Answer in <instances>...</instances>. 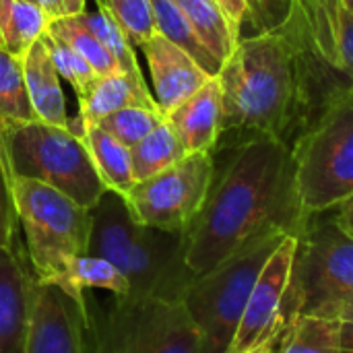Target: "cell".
Returning a JSON list of instances; mask_svg holds the SVG:
<instances>
[{"label":"cell","instance_id":"1","mask_svg":"<svg viewBox=\"0 0 353 353\" xmlns=\"http://www.w3.org/2000/svg\"><path fill=\"white\" fill-rule=\"evenodd\" d=\"M292 149L281 137L252 134L215 176L203 211L184 234V263L196 277L271 228L300 232Z\"/></svg>","mask_w":353,"mask_h":353},{"label":"cell","instance_id":"21","mask_svg":"<svg viewBox=\"0 0 353 353\" xmlns=\"http://www.w3.org/2000/svg\"><path fill=\"white\" fill-rule=\"evenodd\" d=\"M341 319L300 314L288 321L279 353H341Z\"/></svg>","mask_w":353,"mask_h":353},{"label":"cell","instance_id":"39","mask_svg":"<svg viewBox=\"0 0 353 353\" xmlns=\"http://www.w3.org/2000/svg\"><path fill=\"white\" fill-rule=\"evenodd\" d=\"M62 6H64V17H74L87 8V0H62Z\"/></svg>","mask_w":353,"mask_h":353},{"label":"cell","instance_id":"8","mask_svg":"<svg viewBox=\"0 0 353 353\" xmlns=\"http://www.w3.org/2000/svg\"><path fill=\"white\" fill-rule=\"evenodd\" d=\"M91 353H203L199 329L176 296L112 298L93 323Z\"/></svg>","mask_w":353,"mask_h":353},{"label":"cell","instance_id":"16","mask_svg":"<svg viewBox=\"0 0 353 353\" xmlns=\"http://www.w3.org/2000/svg\"><path fill=\"white\" fill-rule=\"evenodd\" d=\"M23 74L27 95L35 114V120L70 128L72 118L66 112L64 91L60 87V74L52 62L50 50L43 39H37L23 54Z\"/></svg>","mask_w":353,"mask_h":353},{"label":"cell","instance_id":"14","mask_svg":"<svg viewBox=\"0 0 353 353\" xmlns=\"http://www.w3.org/2000/svg\"><path fill=\"white\" fill-rule=\"evenodd\" d=\"M141 50L149 66L153 99L163 116L213 79L188 52L159 33H155Z\"/></svg>","mask_w":353,"mask_h":353},{"label":"cell","instance_id":"12","mask_svg":"<svg viewBox=\"0 0 353 353\" xmlns=\"http://www.w3.org/2000/svg\"><path fill=\"white\" fill-rule=\"evenodd\" d=\"M87 306L50 283H35L23 353H91L87 345Z\"/></svg>","mask_w":353,"mask_h":353},{"label":"cell","instance_id":"6","mask_svg":"<svg viewBox=\"0 0 353 353\" xmlns=\"http://www.w3.org/2000/svg\"><path fill=\"white\" fill-rule=\"evenodd\" d=\"M288 234L292 232L285 228H271L211 271L192 277L182 300L199 329L201 352H230L252 288L267 259Z\"/></svg>","mask_w":353,"mask_h":353},{"label":"cell","instance_id":"4","mask_svg":"<svg viewBox=\"0 0 353 353\" xmlns=\"http://www.w3.org/2000/svg\"><path fill=\"white\" fill-rule=\"evenodd\" d=\"M10 186L23 246L35 279L56 285L72 298L68 271L77 256L87 254L91 209L37 180L12 176Z\"/></svg>","mask_w":353,"mask_h":353},{"label":"cell","instance_id":"35","mask_svg":"<svg viewBox=\"0 0 353 353\" xmlns=\"http://www.w3.org/2000/svg\"><path fill=\"white\" fill-rule=\"evenodd\" d=\"M215 2H217V4L221 6V10L225 12V17H228L230 25L234 27V31L240 35V31H242L246 19H250V10H248L246 0H215Z\"/></svg>","mask_w":353,"mask_h":353},{"label":"cell","instance_id":"34","mask_svg":"<svg viewBox=\"0 0 353 353\" xmlns=\"http://www.w3.org/2000/svg\"><path fill=\"white\" fill-rule=\"evenodd\" d=\"M339 70L353 81V12L339 6V29H337Z\"/></svg>","mask_w":353,"mask_h":353},{"label":"cell","instance_id":"31","mask_svg":"<svg viewBox=\"0 0 353 353\" xmlns=\"http://www.w3.org/2000/svg\"><path fill=\"white\" fill-rule=\"evenodd\" d=\"M41 39L46 41L52 62L60 74V79H66V83H70V87L74 89L77 95H81L83 91H87V87L95 81V70L91 68V64L77 52L72 50L66 41L54 37L52 33H43Z\"/></svg>","mask_w":353,"mask_h":353},{"label":"cell","instance_id":"38","mask_svg":"<svg viewBox=\"0 0 353 353\" xmlns=\"http://www.w3.org/2000/svg\"><path fill=\"white\" fill-rule=\"evenodd\" d=\"M283 331H285V329H283ZM283 331H279V333L271 335L267 341L259 343L256 347H252L250 352H246V353H279V347H281V339H283Z\"/></svg>","mask_w":353,"mask_h":353},{"label":"cell","instance_id":"18","mask_svg":"<svg viewBox=\"0 0 353 353\" xmlns=\"http://www.w3.org/2000/svg\"><path fill=\"white\" fill-rule=\"evenodd\" d=\"M79 97V116L81 124H95L101 118L130 108V105H147L157 108L153 93L145 81H137L126 72H114L95 77V81L83 91Z\"/></svg>","mask_w":353,"mask_h":353},{"label":"cell","instance_id":"33","mask_svg":"<svg viewBox=\"0 0 353 353\" xmlns=\"http://www.w3.org/2000/svg\"><path fill=\"white\" fill-rule=\"evenodd\" d=\"M294 0H256L259 6V33L261 31H288L292 23Z\"/></svg>","mask_w":353,"mask_h":353},{"label":"cell","instance_id":"23","mask_svg":"<svg viewBox=\"0 0 353 353\" xmlns=\"http://www.w3.org/2000/svg\"><path fill=\"white\" fill-rule=\"evenodd\" d=\"M48 29V17L37 2L31 0H0V33L4 50L21 56Z\"/></svg>","mask_w":353,"mask_h":353},{"label":"cell","instance_id":"3","mask_svg":"<svg viewBox=\"0 0 353 353\" xmlns=\"http://www.w3.org/2000/svg\"><path fill=\"white\" fill-rule=\"evenodd\" d=\"M87 254L116 265L130 283V296L182 298L194 277L184 263V234L139 223L124 196L112 190L91 209Z\"/></svg>","mask_w":353,"mask_h":353},{"label":"cell","instance_id":"5","mask_svg":"<svg viewBox=\"0 0 353 353\" xmlns=\"http://www.w3.org/2000/svg\"><path fill=\"white\" fill-rule=\"evenodd\" d=\"M302 221L329 213L353 194V81L323 108L292 149Z\"/></svg>","mask_w":353,"mask_h":353},{"label":"cell","instance_id":"45","mask_svg":"<svg viewBox=\"0 0 353 353\" xmlns=\"http://www.w3.org/2000/svg\"><path fill=\"white\" fill-rule=\"evenodd\" d=\"M31 2H37V0H31Z\"/></svg>","mask_w":353,"mask_h":353},{"label":"cell","instance_id":"41","mask_svg":"<svg viewBox=\"0 0 353 353\" xmlns=\"http://www.w3.org/2000/svg\"><path fill=\"white\" fill-rule=\"evenodd\" d=\"M248 4V10H250V19L254 21V25L259 27V6H256V0H246ZM259 33V31H256Z\"/></svg>","mask_w":353,"mask_h":353},{"label":"cell","instance_id":"9","mask_svg":"<svg viewBox=\"0 0 353 353\" xmlns=\"http://www.w3.org/2000/svg\"><path fill=\"white\" fill-rule=\"evenodd\" d=\"M353 298V238L337 228L329 213L306 219L298 232L285 319L300 314L333 316Z\"/></svg>","mask_w":353,"mask_h":353},{"label":"cell","instance_id":"13","mask_svg":"<svg viewBox=\"0 0 353 353\" xmlns=\"http://www.w3.org/2000/svg\"><path fill=\"white\" fill-rule=\"evenodd\" d=\"M35 283L25 246L0 248V353H23Z\"/></svg>","mask_w":353,"mask_h":353},{"label":"cell","instance_id":"24","mask_svg":"<svg viewBox=\"0 0 353 353\" xmlns=\"http://www.w3.org/2000/svg\"><path fill=\"white\" fill-rule=\"evenodd\" d=\"M188 153L176 137L174 128L163 120L157 128H153L143 141H139L130 149L132 157V174L137 182H143L184 159Z\"/></svg>","mask_w":353,"mask_h":353},{"label":"cell","instance_id":"30","mask_svg":"<svg viewBox=\"0 0 353 353\" xmlns=\"http://www.w3.org/2000/svg\"><path fill=\"white\" fill-rule=\"evenodd\" d=\"M101 6L108 8L132 48H143L157 33L149 0H103Z\"/></svg>","mask_w":353,"mask_h":353},{"label":"cell","instance_id":"43","mask_svg":"<svg viewBox=\"0 0 353 353\" xmlns=\"http://www.w3.org/2000/svg\"><path fill=\"white\" fill-rule=\"evenodd\" d=\"M0 46L4 48V41H2V33H0Z\"/></svg>","mask_w":353,"mask_h":353},{"label":"cell","instance_id":"29","mask_svg":"<svg viewBox=\"0 0 353 353\" xmlns=\"http://www.w3.org/2000/svg\"><path fill=\"white\" fill-rule=\"evenodd\" d=\"M165 120L163 112L159 108H147V105H130L124 110H118L105 118H101L99 124L105 132H110L116 141L132 149L139 141H143L153 128H157Z\"/></svg>","mask_w":353,"mask_h":353},{"label":"cell","instance_id":"22","mask_svg":"<svg viewBox=\"0 0 353 353\" xmlns=\"http://www.w3.org/2000/svg\"><path fill=\"white\" fill-rule=\"evenodd\" d=\"M153 8V19H155V29L159 35L170 39L174 46L182 48L188 52L211 77H217L221 70V64L217 58L203 46L199 35L194 33L188 17L180 8L176 0H149Z\"/></svg>","mask_w":353,"mask_h":353},{"label":"cell","instance_id":"26","mask_svg":"<svg viewBox=\"0 0 353 353\" xmlns=\"http://www.w3.org/2000/svg\"><path fill=\"white\" fill-rule=\"evenodd\" d=\"M74 19L83 27H87L105 46V50L114 56V60L118 62L122 72L130 74L137 81H145L139 60L134 56L132 43L126 39V35L122 33V29L118 27V23L114 21V17L108 12L105 6L95 4V8H91V10L85 8L81 14H74Z\"/></svg>","mask_w":353,"mask_h":353},{"label":"cell","instance_id":"11","mask_svg":"<svg viewBox=\"0 0 353 353\" xmlns=\"http://www.w3.org/2000/svg\"><path fill=\"white\" fill-rule=\"evenodd\" d=\"M296 252H298V234L292 232L279 242V246L267 259L252 288L240 327L228 353L250 352L259 343L267 341L271 335L285 329L288 325L285 308H288Z\"/></svg>","mask_w":353,"mask_h":353},{"label":"cell","instance_id":"42","mask_svg":"<svg viewBox=\"0 0 353 353\" xmlns=\"http://www.w3.org/2000/svg\"><path fill=\"white\" fill-rule=\"evenodd\" d=\"M2 132H4V120L0 118V141H2Z\"/></svg>","mask_w":353,"mask_h":353},{"label":"cell","instance_id":"36","mask_svg":"<svg viewBox=\"0 0 353 353\" xmlns=\"http://www.w3.org/2000/svg\"><path fill=\"white\" fill-rule=\"evenodd\" d=\"M331 217L341 232L353 238V194L331 211Z\"/></svg>","mask_w":353,"mask_h":353},{"label":"cell","instance_id":"28","mask_svg":"<svg viewBox=\"0 0 353 353\" xmlns=\"http://www.w3.org/2000/svg\"><path fill=\"white\" fill-rule=\"evenodd\" d=\"M46 31L52 33L54 37L66 41L72 50H77L91 64V68L95 70L97 77L122 72L118 62L114 60V56L105 50V46L87 27H83L74 17H62V19L48 21Z\"/></svg>","mask_w":353,"mask_h":353},{"label":"cell","instance_id":"32","mask_svg":"<svg viewBox=\"0 0 353 353\" xmlns=\"http://www.w3.org/2000/svg\"><path fill=\"white\" fill-rule=\"evenodd\" d=\"M19 221L12 201L10 172L4 155V147L0 141V248H10L19 242Z\"/></svg>","mask_w":353,"mask_h":353},{"label":"cell","instance_id":"15","mask_svg":"<svg viewBox=\"0 0 353 353\" xmlns=\"http://www.w3.org/2000/svg\"><path fill=\"white\" fill-rule=\"evenodd\" d=\"M186 153H213L223 132V95L217 77L165 114Z\"/></svg>","mask_w":353,"mask_h":353},{"label":"cell","instance_id":"10","mask_svg":"<svg viewBox=\"0 0 353 353\" xmlns=\"http://www.w3.org/2000/svg\"><path fill=\"white\" fill-rule=\"evenodd\" d=\"M213 180V153H188L176 165L137 182L124 201L139 223L186 234L203 211Z\"/></svg>","mask_w":353,"mask_h":353},{"label":"cell","instance_id":"20","mask_svg":"<svg viewBox=\"0 0 353 353\" xmlns=\"http://www.w3.org/2000/svg\"><path fill=\"white\" fill-rule=\"evenodd\" d=\"M184 14L188 17L194 33L203 41V46L217 58V62L223 66V62L232 56L236 50L240 35L230 25L225 12L215 0H176Z\"/></svg>","mask_w":353,"mask_h":353},{"label":"cell","instance_id":"7","mask_svg":"<svg viewBox=\"0 0 353 353\" xmlns=\"http://www.w3.org/2000/svg\"><path fill=\"white\" fill-rule=\"evenodd\" d=\"M2 147L10 178L43 182L77 205L93 209L108 190L99 180L83 137L39 120L6 122Z\"/></svg>","mask_w":353,"mask_h":353},{"label":"cell","instance_id":"40","mask_svg":"<svg viewBox=\"0 0 353 353\" xmlns=\"http://www.w3.org/2000/svg\"><path fill=\"white\" fill-rule=\"evenodd\" d=\"M333 316H337V319H353V298L345 300L343 304H339L335 308Z\"/></svg>","mask_w":353,"mask_h":353},{"label":"cell","instance_id":"44","mask_svg":"<svg viewBox=\"0 0 353 353\" xmlns=\"http://www.w3.org/2000/svg\"><path fill=\"white\" fill-rule=\"evenodd\" d=\"M95 2H97V4H101V2H103V0H95Z\"/></svg>","mask_w":353,"mask_h":353},{"label":"cell","instance_id":"25","mask_svg":"<svg viewBox=\"0 0 353 353\" xmlns=\"http://www.w3.org/2000/svg\"><path fill=\"white\" fill-rule=\"evenodd\" d=\"M68 279L72 288V298L81 306H87L85 290H105L114 298L130 296V283L124 277V273L101 256H93V254L77 256L70 263Z\"/></svg>","mask_w":353,"mask_h":353},{"label":"cell","instance_id":"27","mask_svg":"<svg viewBox=\"0 0 353 353\" xmlns=\"http://www.w3.org/2000/svg\"><path fill=\"white\" fill-rule=\"evenodd\" d=\"M0 118L6 122H31L35 120L25 74L23 58L10 54L0 46Z\"/></svg>","mask_w":353,"mask_h":353},{"label":"cell","instance_id":"2","mask_svg":"<svg viewBox=\"0 0 353 353\" xmlns=\"http://www.w3.org/2000/svg\"><path fill=\"white\" fill-rule=\"evenodd\" d=\"M217 81L223 95V130L281 137L298 101V41L288 31L240 37Z\"/></svg>","mask_w":353,"mask_h":353},{"label":"cell","instance_id":"17","mask_svg":"<svg viewBox=\"0 0 353 353\" xmlns=\"http://www.w3.org/2000/svg\"><path fill=\"white\" fill-rule=\"evenodd\" d=\"M339 0H294L288 33L319 60L339 70Z\"/></svg>","mask_w":353,"mask_h":353},{"label":"cell","instance_id":"19","mask_svg":"<svg viewBox=\"0 0 353 353\" xmlns=\"http://www.w3.org/2000/svg\"><path fill=\"white\" fill-rule=\"evenodd\" d=\"M70 130L83 137L93 168L103 182V186L122 196L137 184L132 174V157L130 149L116 141L110 132H105L99 124H81L77 118L70 122Z\"/></svg>","mask_w":353,"mask_h":353},{"label":"cell","instance_id":"37","mask_svg":"<svg viewBox=\"0 0 353 353\" xmlns=\"http://www.w3.org/2000/svg\"><path fill=\"white\" fill-rule=\"evenodd\" d=\"M339 347L341 353H353V319H341Z\"/></svg>","mask_w":353,"mask_h":353}]
</instances>
